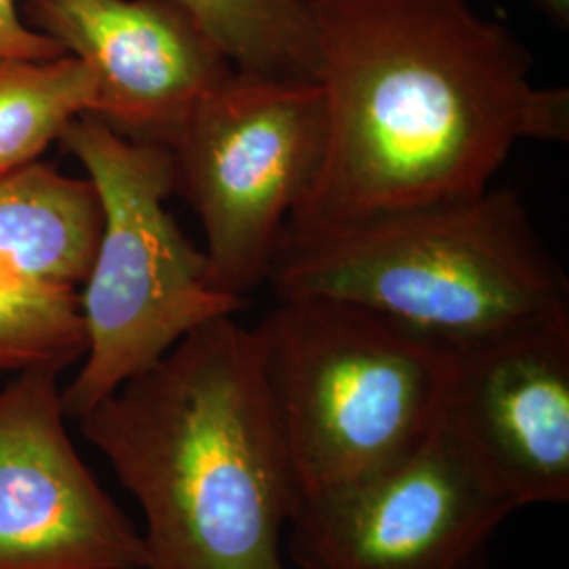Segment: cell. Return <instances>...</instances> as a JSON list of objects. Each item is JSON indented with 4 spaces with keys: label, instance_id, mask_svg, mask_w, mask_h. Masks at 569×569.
Here are the masks:
<instances>
[{
    "label": "cell",
    "instance_id": "cell-1",
    "mask_svg": "<svg viewBox=\"0 0 569 569\" xmlns=\"http://www.w3.org/2000/svg\"><path fill=\"white\" fill-rule=\"evenodd\" d=\"M321 163L283 237L477 197L521 142H568L569 91L533 81L507 26L468 0H310Z\"/></svg>",
    "mask_w": 569,
    "mask_h": 569
},
{
    "label": "cell",
    "instance_id": "cell-2",
    "mask_svg": "<svg viewBox=\"0 0 569 569\" xmlns=\"http://www.w3.org/2000/svg\"><path fill=\"white\" fill-rule=\"evenodd\" d=\"M143 512L146 569H289L298 493L253 329L197 327L77 420Z\"/></svg>",
    "mask_w": 569,
    "mask_h": 569
},
{
    "label": "cell",
    "instance_id": "cell-3",
    "mask_svg": "<svg viewBox=\"0 0 569 569\" xmlns=\"http://www.w3.org/2000/svg\"><path fill=\"white\" fill-rule=\"evenodd\" d=\"M277 298L366 306L449 348L569 317L568 277L510 188L283 237Z\"/></svg>",
    "mask_w": 569,
    "mask_h": 569
},
{
    "label": "cell",
    "instance_id": "cell-4",
    "mask_svg": "<svg viewBox=\"0 0 569 569\" xmlns=\"http://www.w3.org/2000/svg\"><path fill=\"white\" fill-rule=\"evenodd\" d=\"M298 509L366 488L427 448L451 348L366 306L277 298L253 327Z\"/></svg>",
    "mask_w": 569,
    "mask_h": 569
},
{
    "label": "cell",
    "instance_id": "cell-5",
    "mask_svg": "<svg viewBox=\"0 0 569 569\" xmlns=\"http://www.w3.org/2000/svg\"><path fill=\"white\" fill-rule=\"evenodd\" d=\"M58 142L81 163L102 204L100 241L79 296L87 348L61 390L66 416L81 420L190 331L247 302L211 289L204 251L167 211L176 194L167 148L129 140L93 112L70 122Z\"/></svg>",
    "mask_w": 569,
    "mask_h": 569
},
{
    "label": "cell",
    "instance_id": "cell-6",
    "mask_svg": "<svg viewBox=\"0 0 569 569\" xmlns=\"http://www.w3.org/2000/svg\"><path fill=\"white\" fill-rule=\"evenodd\" d=\"M326 142L315 81L234 70L169 136L176 194L203 226L213 291L244 300L268 283L284 224L312 182Z\"/></svg>",
    "mask_w": 569,
    "mask_h": 569
},
{
    "label": "cell",
    "instance_id": "cell-7",
    "mask_svg": "<svg viewBox=\"0 0 569 569\" xmlns=\"http://www.w3.org/2000/svg\"><path fill=\"white\" fill-rule=\"evenodd\" d=\"M515 509L439 427L427 448L366 488L296 510V569H481Z\"/></svg>",
    "mask_w": 569,
    "mask_h": 569
},
{
    "label": "cell",
    "instance_id": "cell-8",
    "mask_svg": "<svg viewBox=\"0 0 569 569\" xmlns=\"http://www.w3.org/2000/svg\"><path fill=\"white\" fill-rule=\"evenodd\" d=\"M60 373L0 390V569H146L142 533L68 437Z\"/></svg>",
    "mask_w": 569,
    "mask_h": 569
},
{
    "label": "cell",
    "instance_id": "cell-9",
    "mask_svg": "<svg viewBox=\"0 0 569 569\" xmlns=\"http://www.w3.org/2000/svg\"><path fill=\"white\" fill-rule=\"evenodd\" d=\"M441 428L512 509L569 500V317L451 348Z\"/></svg>",
    "mask_w": 569,
    "mask_h": 569
},
{
    "label": "cell",
    "instance_id": "cell-10",
    "mask_svg": "<svg viewBox=\"0 0 569 569\" xmlns=\"http://www.w3.org/2000/svg\"><path fill=\"white\" fill-rule=\"evenodd\" d=\"M21 18L89 66L93 114L136 142L163 146L237 70L178 0H23Z\"/></svg>",
    "mask_w": 569,
    "mask_h": 569
},
{
    "label": "cell",
    "instance_id": "cell-11",
    "mask_svg": "<svg viewBox=\"0 0 569 569\" xmlns=\"http://www.w3.org/2000/svg\"><path fill=\"white\" fill-rule=\"evenodd\" d=\"M100 232L102 204L89 178H68L41 161L0 173V272L77 287Z\"/></svg>",
    "mask_w": 569,
    "mask_h": 569
},
{
    "label": "cell",
    "instance_id": "cell-12",
    "mask_svg": "<svg viewBox=\"0 0 569 569\" xmlns=\"http://www.w3.org/2000/svg\"><path fill=\"white\" fill-rule=\"evenodd\" d=\"M98 108V81L87 63L0 56V173L39 161L49 143Z\"/></svg>",
    "mask_w": 569,
    "mask_h": 569
},
{
    "label": "cell",
    "instance_id": "cell-13",
    "mask_svg": "<svg viewBox=\"0 0 569 569\" xmlns=\"http://www.w3.org/2000/svg\"><path fill=\"white\" fill-rule=\"evenodd\" d=\"M201 21L237 70L315 81L317 23L310 0H178Z\"/></svg>",
    "mask_w": 569,
    "mask_h": 569
},
{
    "label": "cell",
    "instance_id": "cell-14",
    "mask_svg": "<svg viewBox=\"0 0 569 569\" xmlns=\"http://www.w3.org/2000/svg\"><path fill=\"white\" fill-rule=\"evenodd\" d=\"M84 348L74 287L30 283L0 272V371H63L81 361Z\"/></svg>",
    "mask_w": 569,
    "mask_h": 569
},
{
    "label": "cell",
    "instance_id": "cell-15",
    "mask_svg": "<svg viewBox=\"0 0 569 569\" xmlns=\"http://www.w3.org/2000/svg\"><path fill=\"white\" fill-rule=\"evenodd\" d=\"M0 56L51 60L66 56V51L26 23L16 0H0Z\"/></svg>",
    "mask_w": 569,
    "mask_h": 569
},
{
    "label": "cell",
    "instance_id": "cell-16",
    "mask_svg": "<svg viewBox=\"0 0 569 569\" xmlns=\"http://www.w3.org/2000/svg\"><path fill=\"white\" fill-rule=\"evenodd\" d=\"M538 4H540L557 23L568 26L569 0H538Z\"/></svg>",
    "mask_w": 569,
    "mask_h": 569
}]
</instances>
